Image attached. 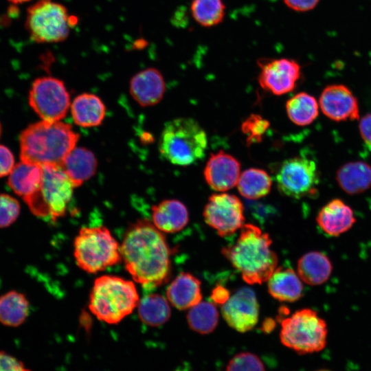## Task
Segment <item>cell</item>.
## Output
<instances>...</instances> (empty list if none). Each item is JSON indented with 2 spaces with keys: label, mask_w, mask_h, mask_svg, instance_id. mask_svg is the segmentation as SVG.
Wrapping results in <instances>:
<instances>
[{
  "label": "cell",
  "mask_w": 371,
  "mask_h": 371,
  "mask_svg": "<svg viewBox=\"0 0 371 371\" xmlns=\"http://www.w3.org/2000/svg\"><path fill=\"white\" fill-rule=\"evenodd\" d=\"M203 175L212 189L223 192L237 185L240 175V164L230 154L220 150L210 155Z\"/></svg>",
  "instance_id": "16"
},
{
  "label": "cell",
  "mask_w": 371,
  "mask_h": 371,
  "mask_svg": "<svg viewBox=\"0 0 371 371\" xmlns=\"http://www.w3.org/2000/svg\"><path fill=\"white\" fill-rule=\"evenodd\" d=\"M332 271L330 260L320 251H309L297 261V273L302 282L308 285L317 286L325 283Z\"/></svg>",
  "instance_id": "23"
},
{
  "label": "cell",
  "mask_w": 371,
  "mask_h": 371,
  "mask_svg": "<svg viewBox=\"0 0 371 371\" xmlns=\"http://www.w3.org/2000/svg\"><path fill=\"white\" fill-rule=\"evenodd\" d=\"M267 282L269 293L281 302H295L303 294L302 280L290 267H277Z\"/></svg>",
  "instance_id": "21"
},
{
  "label": "cell",
  "mask_w": 371,
  "mask_h": 371,
  "mask_svg": "<svg viewBox=\"0 0 371 371\" xmlns=\"http://www.w3.org/2000/svg\"><path fill=\"white\" fill-rule=\"evenodd\" d=\"M319 105L322 113L332 120L341 122L359 119L357 99L345 85L326 87L320 95Z\"/></svg>",
  "instance_id": "15"
},
{
  "label": "cell",
  "mask_w": 371,
  "mask_h": 371,
  "mask_svg": "<svg viewBox=\"0 0 371 371\" xmlns=\"http://www.w3.org/2000/svg\"><path fill=\"white\" fill-rule=\"evenodd\" d=\"M271 185V178L266 171L251 168L240 173L236 186L240 195L245 199L255 200L267 195Z\"/></svg>",
  "instance_id": "28"
},
{
  "label": "cell",
  "mask_w": 371,
  "mask_h": 371,
  "mask_svg": "<svg viewBox=\"0 0 371 371\" xmlns=\"http://www.w3.org/2000/svg\"><path fill=\"white\" fill-rule=\"evenodd\" d=\"M227 370H265L260 359L256 355L243 352L236 355L227 363Z\"/></svg>",
  "instance_id": "34"
},
{
  "label": "cell",
  "mask_w": 371,
  "mask_h": 371,
  "mask_svg": "<svg viewBox=\"0 0 371 371\" xmlns=\"http://www.w3.org/2000/svg\"><path fill=\"white\" fill-rule=\"evenodd\" d=\"M29 313V302L25 295L10 291L0 296V322L10 327L22 324Z\"/></svg>",
  "instance_id": "27"
},
{
  "label": "cell",
  "mask_w": 371,
  "mask_h": 371,
  "mask_svg": "<svg viewBox=\"0 0 371 371\" xmlns=\"http://www.w3.org/2000/svg\"><path fill=\"white\" fill-rule=\"evenodd\" d=\"M79 134L71 125L42 120L29 125L19 137L21 161L60 166L65 157L76 147Z\"/></svg>",
  "instance_id": "3"
},
{
  "label": "cell",
  "mask_w": 371,
  "mask_h": 371,
  "mask_svg": "<svg viewBox=\"0 0 371 371\" xmlns=\"http://www.w3.org/2000/svg\"><path fill=\"white\" fill-rule=\"evenodd\" d=\"M71 111L73 120L77 125L91 127L102 123L105 116L106 107L98 96L85 93L74 100Z\"/></svg>",
  "instance_id": "25"
},
{
  "label": "cell",
  "mask_w": 371,
  "mask_h": 371,
  "mask_svg": "<svg viewBox=\"0 0 371 371\" xmlns=\"http://www.w3.org/2000/svg\"><path fill=\"white\" fill-rule=\"evenodd\" d=\"M187 321L192 330L200 334H207L216 327L218 312L213 303L201 301L190 308Z\"/></svg>",
  "instance_id": "31"
},
{
  "label": "cell",
  "mask_w": 371,
  "mask_h": 371,
  "mask_svg": "<svg viewBox=\"0 0 371 371\" xmlns=\"http://www.w3.org/2000/svg\"><path fill=\"white\" fill-rule=\"evenodd\" d=\"M274 327H275V322L273 321L271 319H267L263 322L262 329L263 331L268 333V332L271 331Z\"/></svg>",
  "instance_id": "41"
},
{
  "label": "cell",
  "mask_w": 371,
  "mask_h": 371,
  "mask_svg": "<svg viewBox=\"0 0 371 371\" xmlns=\"http://www.w3.org/2000/svg\"><path fill=\"white\" fill-rule=\"evenodd\" d=\"M78 266L89 273L105 270L122 261L120 245L103 226L82 227L74 243Z\"/></svg>",
  "instance_id": "6"
},
{
  "label": "cell",
  "mask_w": 371,
  "mask_h": 371,
  "mask_svg": "<svg viewBox=\"0 0 371 371\" xmlns=\"http://www.w3.org/2000/svg\"><path fill=\"white\" fill-rule=\"evenodd\" d=\"M269 126V122L259 115L251 114L242 124L241 130L249 144L258 143Z\"/></svg>",
  "instance_id": "33"
},
{
  "label": "cell",
  "mask_w": 371,
  "mask_h": 371,
  "mask_svg": "<svg viewBox=\"0 0 371 371\" xmlns=\"http://www.w3.org/2000/svg\"><path fill=\"white\" fill-rule=\"evenodd\" d=\"M78 19L67 8L52 0H38L27 10L25 28L32 41L54 43L66 40Z\"/></svg>",
  "instance_id": "9"
},
{
  "label": "cell",
  "mask_w": 371,
  "mask_h": 371,
  "mask_svg": "<svg viewBox=\"0 0 371 371\" xmlns=\"http://www.w3.org/2000/svg\"><path fill=\"white\" fill-rule=\"evenodd\" d=\"M42 167L39 188L23 200L37 217L55 221L65 214L74 186L60 166L43 165Z\"/></svg>",
  "instance_id": "7"
},
{
  "label": "cell",
  "mask_w": 371,
  "mask_h": 371,
  "mask_svg": "<svg viewBox=\"0 0 371 371\" xmlns=\"http://www.w3.org/2000/svg\"><path fill=\"white\" fill-rule=\"evenodd\" d=\"M205 223L222 236H229L245 224L244 207L235 195L221 192L211 195L203 212Z\"/></svg>",
  "instance_id": "12"
},
{
  "label": "cell",
  "mask_w": 371,
  "mask_h": 371,
  "mask_svg": "<svg viewBox=\"0 0 371 371\" xmlns=\"http://www.w3.org/2000/svg\"><path fill=\"white\" fill-rule=\"evenodd\" d=\"M29 104L43 119L60 121L70 106V95L61 80L52 76L39 77L34 80L29 92Z\"/></svg>",
  "instance_id": "10"
},
{
  "label": "cell",
  "mask_w": 371,
  "mask_h": 371,
  "mask_svg": "<svg viewBox=\"0 0 371 371\" xmlns=\"http://www.w3.org/2000/svg\"><path fill=\"white\" fill-rule=\"evenodd\" d=\"M61 168L75 188L95 174L97 160L91 150L83 147H75L65 157Z\"/></svg>",
  "instance_id": "22"
},
{
  "label": "cell",
  "mask_w": 371,
  "mask_h": 371,
  "mask_svg": "<svg viewBox=\"0 0 371 371\" xmlns=\"http://www.w3.org/2000/svg\"><path fill=\"white\" fill-rule=\"evenodd\" d=\"M139 302L138 292L133 282L104 275L94 281L89 308L99 320L115 324L130 315Z\"/></svg>",
  "instance_id": "4"
},
{
  "label": "cell",
  "mask_w": 371,
  "mask_h": 371,
  "mask_svg": "<svg viewBox=\"0 0 371 371\" xmlns=\"http://www.w3.org/2000/svg\"><path fill=\"white\" fill-rule=\"evenodd\" d=\"M336 179L347 194L363 192L371 187V166L361 161L348 162L339 168Z\"/></svg>",
  "instance_id": "24"
},
{
  "label": "cell",
  "mask_w": 371,
  "mask_h": 371,
  "mask_svg": "<svg viewBox=\"0 0 371 371\" xmlns=\"http://www.w3.org/2000/svg\"><path fill=\"white\" fill-rule=\"evenodd\" d=\"M42 177V166L21 161L13 167L8 183L16 194L24 198L38 190Z\"/></svg>",
  "instance_id": "26"
},
{
  "label": "cell",
  "mask_w": 371,
  "mask_h": 371,
  "mask_svg": "<svg viewBox=\"0 0 371 371\" xmlns=\"http://www.w3.org/2000/svg\"><path fill=\"white\" fill-rule=\"evenodd\" d=\"M152 221L163 233L178 232L188 223V210L180 201L166 199L152 207Z\"/></svg>",
  "instance_id": "20"
},
{
  "label": "cell",
  "mask_w": 371,
  "mask_h": 371,
  "mask_svg": "<svg viewBox=\"0 0 371 371\" xmlns=\"http://www.w3.org/2000/svg\"><path fill=\"white\" fill-rule=\"evenodd\" d=\"M207 147L206 133L190 117L176 118L168 122L159 141L162 157L179 166H188L201 159Z\"/></svg>",
  "instance_id": "5"
},
{
  "label": "cell",
  "mask_w": 371,
  "mask_h": 371,
  "mask_svg": "<svg viewBox=\"0 0 371 371\" xmlns=\"http://www.w3.org/2000/svg\"><path fill=\"white\" fill-rule=\"evenodd\" d=\"M120 252L126 271L143 287L153 289L168 281L170 249L163 232L148 220H139L128 228Z\"/></svg>",
  "instance_id": "1"
},
{
  "label": "cell",
  "mask_w": 371,
  "mask_h": 371,
  "mask_svg": "<svg viewBox=\"0 0 371 371\" xmlns=\"http://www.w3.org/2000/svg\"><path fill=\"white\" fill-rule=\"evenodd\" d=\"M318 103L311 95L301 92L288 100L286 111L290 120L298 126L311 124L318 116Z\"/></svg>",
  "instance_id": "30"
},
{
  "label": "cell",
  "mask_w": 371,
  "mask_h": 371,
  "mask_svg": "<svg viewBox=\"0 0 371 371\" xmlns=\"http://www.w3.org/2000/svg\"><path fill=\"white\" fill-rule=\"evenodd\" d=\"M260 71L258 80L265 91L276 95L292 91L301 77V67L293 59L260 58L258 60Z\"/></svg>",
  "instance_id": "13"
},
{
  "label": "cell",
  "mask_w": 371,
  "mask_h": 371,
  "mask_svg": "<svg viewBox=\"0 0 371 371\" xmlns=\"http://www.w3.org/2000/svg\"><path fill=\"white\" fill-rule=\"evenodd\" d=\"M190 10L199 25L208 27L222 22L225 6L222 0H192Z\"/></svg>",
  "instance_id": "32"
},
{
  "label": "cell",
  "mask_w": 371,
  "mask_h": 371,
  "mask_svg": "<svg viewBox=\"0 0 371 371\" xmlns=\"http://www.w3.org/2000/svg\"><path fill=\"white\" fill-rule=\"evenodd\" d=\"M20 213V204L18 201L5 194H0V228L12 225Z\"/></svg>",
  "instance_id": "35"
},
{
  "label": "cell",
  "mask_w": 371,
  "mask_h": 371,
  "mask_svg": "<svg viewBox=\"0 0 371 371\" xmlns=\"http://www.w3.org/2000/svg\"><path fill=\"white\" fill-rule=\"evenodd\" d=\"M0 370H27L24 364L15 357L0 350Z\"/></svg>",
  "instance_id": "37"
},
{
  "label": "cell",
  "mask_w": 371,
  "mask_h": 371,
  "mask_svg": "<svg viewBox=\"0 0 371 371\" xmlns=\"http://www.w3.org/2000/svg\"><path fill=\"white\" fill-rule=\"evenodd\" d=\"M272 240L253 224H244L237 240L222 249L223 255L250 284L267 282L278 267V256L271 248Z\"/></svg>",
  "instance_id": "2"
},
{
  "label": "cell",
  "mask_w": 371,
  "mask_h": 371,
  "mask_svg": "<svg viewBox=\"0 0 371 371\" xmlns=\"http://www.w3.org/2000/svg\"><path fill=\"white\" fill-rule=\"evenodd\" d=\"M8 1L14 4H20V3L30 1L31 0H8Z\"/></svg>",
  "instance_id": "42"
},
{
  "label": "cell",
  "mask_w": 371,
  "mask_h": 371,
  "mask_svg": "<svg viewBox=\"0 0 371 371\" xmlns=\"http://www.w3.org/2000/svg\"><path fill=\"white\" fill-rule=\"evenodd\" d=\"M165 91L164 78L161 73L154 67L139 71L130 81V93L142 106H149L159 103Z\"/></svg>",
  "instance_id": "17"
},
{
  "label": "cell",
  "mask_w": 371,
  "mask_h": 371,
  "mask_svg": "<svg viewBox=\"0 0 371 371\" xmlns=\"http://www.w3.org/2000/svg\"><path fill=\"white\" fill-rule=\"evenodd\" d=\"M230 297L229 290L222 285H217L213 289L211 294L212 300L216 304H224Z\"/></svg>",
  "instance_id": "40"
},
{
  "label": "cell",
  "mask_w": 371,
  "mask_h": 371,
  "mask_svg": "<svg viewBox=\"0 0 371 371\" xmlns=\"http://www.w3.org/2000/svg\"><path fill=\"white\" fill-rule=\"evenodd\" d=\"M1 123H0V136H1Z\"/></svg>",
  "instance_id": "43"
},
{
  "label": "cell",
  "mask_w": 371,
  "mask_h": 371,
  "mask_svg": "<svg viewBox=\"0 0 371 371\" xmlns=\"http://www.w3.org/2000/svg\"><path fill=\"white\" fill-rule=\"evenodd\" d=\"M166 298L179 310L190 308L202 300L200 280L190 273H180L168 285Z\"/></svg>",
  "instance_id": "19"
},
{
  "label": "cell",
  "mask_w": 371,
  "mask_h": 371,
  "mask_svg": "<svg viewBox=\"0 0 371 371\" xmlns=\"http://www.w3.org/2000/svg\"><path fill=\"white\" fill-rule=\"evenodd\" d=\"M276 181L282 194L293 199H301L311 194L318 184L317 165L306 157L287 159L279 166Z\"/></svg>",
  "instance_id": "11"
},
{
  "label": "cell",
  "mask_w": 371,
  "mask_h": 371,
  "mask_svg": "<svg viewBox=\"0 0 371 371\" xmlns=\"http://www.w3.org/2000/svg\"><path fill=\"white\" fill-rule=\"evenodd\" d=\"M221 312L228 325L240 333L251 330L257 324L259 306L254 291L248 287L238 289L222 305Z\"/></svg>",
  "instance_id": "14"
},
{
  "label": "cell",
  "mask_w": 371,
  "mask_h": 371,
  "mask_svg": "<svg viewBox=\"0 0 371 371\" xmlns=\"http://www.w3.org/2000/svg\"><path fill=\"white\" fill-rule=\"evenodd\" d=\"M316 221L325 234L339 236L353 226L356 218L348 205L340 199H334L322 207Z\"/></svg>",
  "instance_id": "18"
},
{
  "label": "cell",
  "mask_w": 371,
  "mask_h": 371,
  "mask_svg": "<svg viewBox=\"0 0 371 371\" xmlns=\"http://www.w3.org/2000/svg\"><path fill=\"white\" fill-rule=\"evenodd\" d=\"M140 320L150 326H159L170 318L171 310L169 302L161 295L152 293L145 295L137 305Z\"/></svg>",
  "instance_id": "29"
},
{
  "label": "cell",
  "mask_w": 371,
  "mask_h": 371,
  "mask_svg": "<svg viewBox=\"0 0 371 371\" xmlns=\"http://www.w3.org/2000/svg\"><path fill=\"white\" fill-rule=\"evenodd\" d=\"M291 9L297 12H306L313 9L319 0H283Z\"/></svg>",
  "instance_id": "39"
},
{
  "label": "cell",
  "mask_w": 371,
  "mask_h": 371,
  "mask_svg": "<svg viewBox=\"0 0 371 371\" xmlns=\"http://www.w3.org/2000/svg\"><path fill=\"white\" fill-rule=\"evenodd\" d=\"M328 328L317 311L302 308L281 321L282 344L299 354L317 352L327 344Z\"/></svg>",
  "instance_id": "8"
},
{
  "label": "cell",
  "mask_w": 371,
  "mask_h": 371,
  "mask_svg": "<svg viewBox=\"0 0 371 371\" xmlns=\"http://www.w3.org/2000/svg\"><path fill=\"white\" fill-rule=\"evenodd\" d=\"M14 164V157L10 150L0 144V177L8 175Z\"/></svg>",
  "instance_id": "36"
},
{
  "label": "cell",
  "mask_w": 371,
  "mask_h": 371,
  "mask_svg": "<svg viewBox=\"0 0 371 371\" xmlns=\"http://www.w3.org/2000/svg\"><path fill=\"white\" fill-rule=\"evenodd\" d=\"M359 128L361 138L366 145L371 149V113L361 118Z\"/></svg>",
  "instance_id": "38"
}]
</instances>
